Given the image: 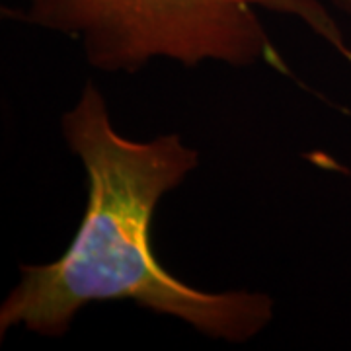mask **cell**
Instances as JSON below:
<instances>
[{
    "label": "cell",
    "instance_id": "obj_1",
    "mask_svg": "<svg viewBox=\"0 0 351 351\" xmlns=\"http://www.w3.org/2000/svg\"><path fill=\"white\" fill-rule=\"evenodd\" d=\"M61 129L86 172V211L59 260L20 265V281L0 306V336L22 326L59 338L86 304L108 301L135 302L230 343L256 338L274 320L269 295L189 287L154 258V209L199 166V152L178 133L152 141L119 135L92 82L63 115Z\"/></svg>",
    "mask_w": 351,
    "mask_h": 351
},
{
    "label": "cell",
    "instance_id": "obj_2",
    "mask_svg": "<svg viewBox=\"0 0 351 351\" xmlns=\"http://www.w3.org/2000/svg\"><path fill=\"white\" fill-rule=\"evenodd\" d=\"M295 16L351 61L338 24L318 0H27L4 18L80 41L106 73H137L156 57L186 66L205 61L289 73L256 8Z\"/></svg>",
    "mask_w": 351,
    "mask_h": 351
},
{
    "label": "cell",
    "instance_id": "obj_3",
    "mask_svg": "<svg viewBox=\"0 0 351 351\" xmlns=\"http://www.w3.org/2000/svg\"><path fill=\"white\" fill-rule=\"evenodd\" d=\"M332 4L343 14L351 16V0H332Z\"/></svg>",
    "mask_w": 351,
    "mask_h": 351
}]
</instances>
